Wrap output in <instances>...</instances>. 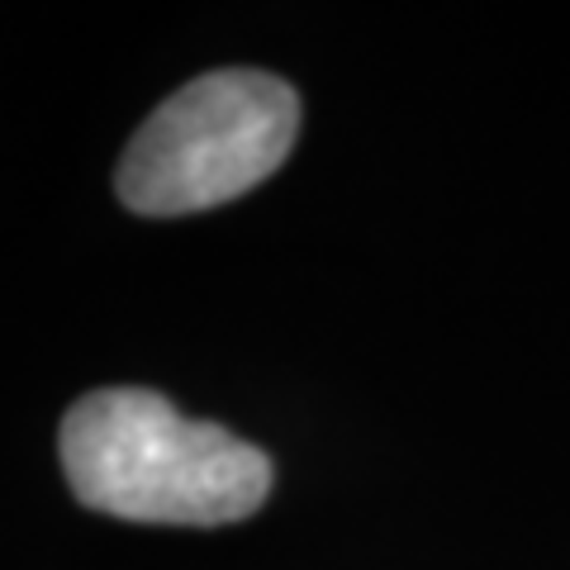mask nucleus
<instances>
[{
    "mask_svg": "<svg viewBox=\"0 0 570 570\" xmlns=\"http://www.w3.org/2000/svg\"><path fill=\"white\" fill-rule=\"evenodd\" d=\"M299 138V96L257 67H219L171 91L129 138L115 190L134 214L176 219L262 186Z\"/></svg>",
    "mask_w": 570,
    "mask_h": 570,
    "instance_id": "obj_2",
    "label": "nucleus"
},
{
    "mask_svg": "<svg viewBox=\"0 0 570 570\" xmlns=\"http://www.w3.org/2000/svg\"><path fill=\"white\" fill-rule=\"evenodd\" d=\"M62 475L81 509L124 523L228 528L272 494V456L219 423L186 419L138 385L91 390L58 428Z\"/></svg>",
    "mask_w": 570,
    "mask_h": 570,
    "instance_id": "obj_1",
    "label": "nucleus"
}]
</instances>
